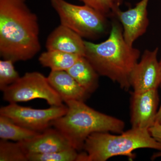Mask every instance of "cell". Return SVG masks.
Instances as JSON below:
<instances>
[{"instance_id": "obj_15", "label": "cell", "mask_w": 161, "mask_h": 161, "mask_svg": "<svg viewBox=\"0 0 161 161\" xmlns=\"http://www.w3.org/2000/svg\"><path fill=\"white\" fill-rule=\"evenodd\" d=\"M81 57L83 56L58 51L47 50L40 55L39 61L42 66L49 68L51 71H67Z\"/></svg>"}, {"instance_id": "obj_23", "label": "cell", "mask_w": 161, "mask_h": 161, "mask_svg": "<svg viewBox=\"0 0 161 161\" xmlns=\"http://www.w3.org/2000/svg\"><path fill=\"white\" fill-rule=\"evenodd\" d=\"M161 157V151H158V152L154 153L152 156V159H155Z\"/></svg>"}, {"instance_id": "obj_9", "label": "cell", "mask_w": 161, "mask_h": 161, "mask_svg": "<svg viewBox=\"0 0 161 161\" xmlns=\"http://www.w3.org/2000/svg\"><path fill=\"white\" fill-rule=\"evenodd\" d=\"M130 123L133 129L149 130L155 123L159 98L158 90L130 92Z\"/></svg>"}, {"instance_id": "obj_4", "label": "cell", "mask_w": 161, "mask_h": 161, "mask_svg": "<svg viewBox=\"0 0 161 161\" xmlns=\"http://www.w3.org/2000/svg\"><path fill=\"white\" fill-rule=\"evenodd\" d=\"M151 149L161 151V144L150 134L149 130L131 128L117 135L110 132H95L86 138L83 148L85 161H106L113 157L135 158L134 150Z\"/></svg>"}, {"instance_id": "obj_14", "label": "cell", "mask_w": 161, "mask_h": 161, "mask_svg": "<svg viewBox=\"0 0 161 161\" xmlns=\"http://www.w3.org/2000/svg\"><path fill=\"white\" fill-rule=\"evenodd\" d=\"M66 71L90 95L98 88L99 75L85 57H80Z\"/></svg>"}, {"instance_id": "obj_20", "label": "cell", "mask_w": 161, "mask_h": 161, "mask_svg": "<svg viewBox=\"0 0 161 161\" xmlns=\"http://www.w3.org/2000/svg\"><path fill=\"white\" fill-rule=\"evenodd\" d=\"M84 5L94 8L105 15H114L116 9L119 8L120 0H79Z\"/></svg>"}, {"instance_id": "obj_2", "label": "cell", "mask_w": 161, "mask_h": 161, "mask_svg": "<svg viewBox=\"0 0 161 161\" xmlns=\"http://www.w3.org/2000/svg\"><path fill=\"white\" fill-rule=\"evenodd\" d=\"M85 57L99 76L118 84L122 89L129 91L130 74L140 57L139 50L125 41L122 27L112 23L109 36L98 43L85 41Z\"/></svg>"}, {"instance_id": "obj_24", "label": "cell", "mask_w": 161, "mask_h": 161, "mask_svg": "<svg viewBox=\"0 0 161 161\" xmlns=\"http://www.w3.org/2000/svg\"><path fill=\"white\" fill-rule=\"evenodd\" d=\"M159 63H160V65L161 66V57L160 60H159Z\"/></svg>"}, {"instance_id": "obj_16", "label": "cell", "mask_w": 161, "mask_h": 161, "mask_svg": "<svg viewBox=\"0 0 161 161\" xmlns=\"http://www.w3.org/2000/svg\"><path fill=\"white\" fill-rule=\"evenodd\" d=\"M40 132L19 125L8 117L0 115V138L2 140L22 142L33 138Z\"/></svg>"}, {"instance_id": "obj_3", "label": "cell", "mask_w": 161, "mask_h": 161, "mask_svg": "<svg viewBox=\"0 0 161 161\" xmlns=\"http://www.w3.org/2000/svg\"><path fill=\"white\" fill-rule=\"evenodd\" d=\"M64 103L67 112L54 120L52 126L59 130L78 151L82 149L86 140L92 133L112 132L118 134L125 130V124L123 121L98 112L85 102L69 100Z\"/></svg>"}, {"instance_id": "obj_13", "label": "cell", "mask_w": 161, "mask_h": 161, "mask_svg": "<svg viewBox=\"0 0 161 161\" xmlns=\"http://www.w3.org/2000/svg\"><path fill=\"white\" fill-rule=\"evenodd\" d=\"M47 78L64 102L69 100L85 102L89 97V93L84 89L66 71H51Z\"/></svg>"}, {"instance_id": "obj_18", "label": "cell", "mask_w": 161, "mask_h": 161, "mask_svg": "<svg viewBox=\"0 0 161 161\" xmlns=\"http://www.w3.org/2000/svg\"><path fill=\"white\" fill-rule=\"evenodd\" d=\"M78 150L74 148L45 153L27 154L28 161H77Z\"/></svg>"}, {"instance_id": "obj_21", "label": "cell", "mask_w": 161, "mask_h": 161, "mask_svg": "<svg viewBox=\"0 0 161 161\" xmlns=\"http://www.w3.org/2000/svg\"><path fill=\"white\" fill-rule=\"evenodd\" d=\"M150 134L157 142L161 144V125L155 123L149 129Z\"/></svg>"}, {"instance_id": "obj_6", "label": "cell", "mask_w": 161, "mask_h": 161, "mask_svg": "<svg viewBox=\"0 0 161 161\" xmlns=\"http://www.w3.org/2000/svg\"><path fill=\"white\" fill-rule=\"evenodd\" d=\"M3 99L9 103L43 99L51 106L63 105L60 95L49 83L47 77L38 72H27L3 92Z\"/></svg>"}, {"instance_id": "obj_5", "label": "cell", "mask_w": 161, "mask_h": 161, "mask_svg": "<svg viewBox=\"0 0 161 161\" xmlns=\"http://www.w3.org/2000/svg\"><path fill=\"white\" fill-rule=\"evenodd\" d=\"M60 18V24L82 38L94 39L102 36L107 28L106 16L84 5L78 6L64 0H50Z\"/></svg>"}, {"instance_id": "obj_7", "label": "cell", "mask_w": 161, "mask_h": 161, "mask_svg": "<svg viewBox=\"0 0 161 161\" xmlns=\"http://www.w3.org/2000/svg\"><path fill=\"white\" fill-rule=\"evenodd\" d=\"M67 110V106L63 104L46 109H35L11 103L1 108L0 115L26 129L42 132L50 128L55 119L65 115Z\"/></svg>"}, {"instance_id": "obj_12", "label": "cell", "mask_w": 161, "mask_h": 161, "mask_svg": "<svg viewBox=\"0 0 161 161\" xmlns=\"http://www.w3.org/2000/svg\"><path fill=\"white\" fill-rule=\"evenodd\" d=\"M47 50L58 51L85 57V40L68 27L60 24L48 36L47 39Z\"/></svg>"}, {"instance_id": "obj_22", "label": "cell", "mask_w": 161, "mask_h": 161, "mask_svg": "<svg viewBox=\"0 0 161 161\" xmlns=\"http://www.w3.org/2000/svg\"><path fill=\"white\" fill-rule=\"evenodd\" d=\"M160 87L161 88V85ZM155 123L161 124V103L160 106L159 108H158V111L156 117Z\"/></svg>"}, {"instance_id": "obj_11", "label": "cell", "mask_w": 161, "mask_h": 161, "mask_svg": "<svg viewBox=\"0 0 161 161\" xmlns=\"http://www.w3.org/2000/svg\"><path fill=\"white\" fill-rule=\"evenodd\" d=\"M26 153H45L74 148L57 129L48 128L33 138L19 142Z\"/></svg>"}, {"instance_id": "obj_8", "label": "cell", "mask_w": 161, "mask_h": 161, "mask_svg": "<svg viewBox=\"0 0 161 161\" xmlns=\"http://www.w3.org/2000/svg\"><path fill=\"white\" fill-rule=\"evenodd\" d=\"M158 48L146 50L130 74V86L135 92L158 89L161 85V66L158 59Z\"/></svg>"}, {"instance_id": "obj_17", "label": "cell", "mask_w": 161, "mask_h": 161, "mask_svg": "<svg viewBox=\"0 0 161 161\" xmlns=\"http://www.w3.org/2000/svg\"><path fill=\"white\" fill-rule=\"evenodd\" d=\"M0 161H28V156L19 142L1 140Z\"/></svg>"}, {"instance_id": "obj_1", "label": "cell", "mask_w": 161, "mask_h": 161, "mask_svg": "<svg viewBox=\"0 0 161 161\" xmlns=\"http://www.w3.org/2000/svg\"><path fill=\"white\" fill-rule=\"evenodd\" d=\"M37 16L26 0H0V55L14 62L34 58L41 49Z\"/></svg>"}, {"instance_id": "obj_19", "label": "cell", "mask_w": 161, "mask_h": 161, "mask_svg": "<svg viewBox=\"0 0 161 161\" xmlns=\"http://www.w3.org/2000/svg\"><path fill=\"white\" fill-rule=\"evenodd\" d=\"M14 63L12 60L8 59L0 60V90L2 92L21 77L15 69Z\"/></svg>"}, {"instance_id": "obj_10", "label": "cell", "mask_w": 161, "mask_h": 161, "mask_svg": "<svg viewBox=\"0 0 161 161\" xmlns=\"http://www.w3.org/2000/svg\"><path fill=\"white\" fill-rule=\"evenodd\" d=\"M150 0H141L135 7L126 11L119 8L114 13L120 21L125 41L130 46L147 31L149 24L147 6Z\"/></svg>"}]
</instances>
